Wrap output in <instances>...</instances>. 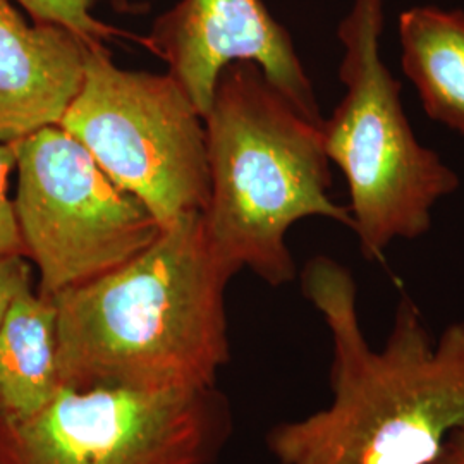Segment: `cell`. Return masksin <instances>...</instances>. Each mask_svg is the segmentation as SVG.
<instances>
[{
    "label": "cell",
    "instance_id": "13",
    "mask_svg": "<svg viewBox=\"0 0 464 464\" xmlns=\"http://www.w3.org/2000/svg\"><path fill=\"white\" fill-rule=\"evenodd\" d=\"M16 169V143H0V256H26L17 227L14 201L9 198V176Z\"/></svg>",
    "mask_w": 464,
    "mask_h": 464
},
{
    "label": "cell",
    "instance_id": "3",
    "mask_svg": "<svg viewBox=\"0 0 464 464\" xmlns=\"http://www.w3.org/2000/svg\"><path fill=\"white\" fill-rule=\"evenodd\" d=\"M210 195L201 212L217 255L279 287L296 277L285 236L306 217L353 229L348 207L334 203L322 124L303 116L266 76L241 61L218 74L205 117Z\"/></svg>",
    "mask_w": 464,
    "mask_h": 464
},
{
    "label": "cell",
    "instance_id": "5",
    "mask_svg": "<svg viewBox=\"0 0 464 464\" xmlns=\"http://www.w3.org/2000/svg\"><path fill=\"white\" fill-rule=\"evenodd\" d=\"M162 227L203 212L210 195L205 119L174 76L121 69L93 42L84 78L59 124Z\"/></svg>",
    "mask_w": 464,
    "mask_h": 464
},
{
    "label": "cell",
    "instance_id": "10",
    "mask_svg": "<svg viewBox=\"0 0 464 464\" xmlns=\"http://www.w3.org/2000/svg\"><path fill=\"white\" fill-rule=\"evenodd\" d=\"M401 67L431 121L464 136V11L415 5L399 16Z\"/></svg>",
    "mask_w": 464,
    "mask_h": 464
},
{
    "label": "cell",
    "instance_id": "8",
    "mask_svg": "<svg viewBox=\"0 0 464 464\" xmlns=\"http://www.w3.org/2000/svg\"><path fill=\"white\" fill-rule=\"evenodd\" d=\"M141 42L166 61L169 74L183 86L203 119L212 107L222 69L248 61L262 67L303 116L324 124L315 88L291 34L262 0H181L157 17Z\"/></svg>",
    "mask_w": 464,
    "mask_h": 464
},
{
    "label": "cell",
    "instance_id": "6",
    "mask_svg": "<svg viewBox=\"0 0 464 464\" xmlns=\"http://www.w3.org/2000/svg\"><path fill=\"white\" fill-rule=\"evenodd\" d=\"M16 170L17 227L44 296L130 262L162 231L149 207L61 126L17 141Z\"/></svg>",
    "mask_w": 464,
    "mask_h": 464
},
{
    "label": "cell",
    "instance_id": "12",
    "mask_svg": "<svg viewBox=\"0 0 464 464\" xmlns=\"http://www.w3.org/2000/svg\"><path fill=\"white\" fill-rule=\"evenodd\" d=\"M21 7L38 23H53L103 44V40L116 36L119 32L93 16L95 0H16Z\"/></svg>",
    "mask_w": 464,
    "mask_h": 464
},
{
    "label": "cell",
    "instance_id": "15",
    "mask_svg": "<svg viewBox=\"0 0 464 464\" xmlns=\"http://www.w3.org/2000/svg\"><path fill=\"white\" fill-rule=\"evenodd\" d=\"M429 464H464V427L449 437L440 454Z\"/></svg>",
    "mask_w": 464,
    "mask_h": 464
},
{
    "label": "cell",
    "instance_id": "9",
    "mask_svg": "<svg viewBox=\"0 0 464 464\" xmlns=\"http://www.w3.org/2000/svg\"><path fill=\"white\" fill-rule=\"evenodd\" d=\"M92 44L61 24H30L0 0V143L61 124L83 83Z\"/></svg>",
    "mask_w": 464,
    "mask_h": 464
},
{
    "label": "cell",
    "instance_id": "1",
    "mask_svg": "<svg viewBox=\"0 0 464 464\" xmlns=\"http://www.w3.org/2000/svg\"><path fill=\"white\" fill-rule=\"evenodd\" d=\"M303 295L332 335V402L274 427L266 444L279 464H429L464 427V322L439 341L415 303L401 299L383 349L366 341L358 285L346 266L312 258Z\"/></svg>",
    "mask_w": 464,
    "mask_h": 464
},
{
    "label": "cell",
    "instance_id": "4",
    "mask_svg": "<svg viewBox=\"0 0 464 464\" xmlns=\"http://www.w3.org/2000/svg\"><path fill=\"white\" fill-rule=\"evenodd\" d=\"M383 26V0H351L337 30L346 93L322 124L325 153L348 183L351 231L368 262L382 260L396 239L430 231L433 207L459 188V176L418 141L404 114L402 84L382 57Z\"/></svg>",
    "mask_w": 464,
    "mask_h": 464
},
{
    "label": "cell",
    "instance_id": "7",
    "mask_svg": "<svg viewBox=\"0 0 464 464\" xmlns=\"http://www.w3.org/2000/svg\"><path fill=\"white\" fill-rule=\"evenodd\" d=\"M231 427L216 387L63 385L34 416L0 418V464H212Z\"/></svg>",
    "mask_w": 464,
    "mask_h": 464
},
{
    "label": "cell",
    "instance_id": "11",
    "mask_svg": "<svg viewBox=\"0 0 464 464\" xmlns=\"http://www.w3.org/2000/svg\"><path fill=\"white\" fill-rule=\"evenodd\" d=\"M53 299L24 289L0 329V418L26 420L61 391Z\"/></svg>",
    "mask_w": 464,
    "mask_h": 464
},
{
    "label": "cell",
    "instance_id": "2",
    "mask_svg": "<svg viewBox=\"0 0 464 464\" xmlns=\"http://www.w3.org/2000/svg\"><path fill=\"white\" fill-rule=\"evenodd\" d=\"M234 274L201 212H188L130 262L55 293L63 385L216 387L231 358L224 295Z\"/></svg>",
    "mask_w": 464,
    "mask_h": 464
},
{
    "label": "cell",
    "instance_id": "14",
    "mask_svg": "<svg viewBox=\"0 0 464 464\" xmlns=\"http://www.w3.org/2000/svg\"><path fill=\"white\" fill-rule=\"evenodd\" d=\"M34 285L32 266L26 256H0V329L17 296Z\"/></svg>",
    "mask_w": 464,
    "mask_h": 464
}]
</instances>
